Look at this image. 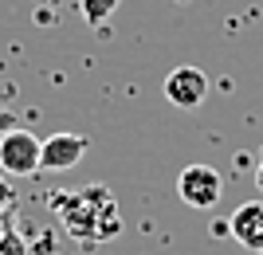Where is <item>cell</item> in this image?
Returning a JSON list of instances; mask_svg holds the SVG:
<instances>
[{"mask_svg":"<svg viewBox=\"0 0 263 255\" xmlns=\"http://www.w3.org/2000/svg\"><path fill=\"white\" fill-rule=\"evenodd\" d=\"M47 208L59 220L71 240L79 244H106L122 232V212L118 200L106 185H87V189H71V192H51Z\"/></svg>","mask_w":263,"mask_h":255,"instance_id":"obj_1","label":"cell"},{"mask_svg":"<svg viewBox=\"0 0 263 255\" xmlns=\"http://www.w3.org/2000/svg\"><path fill=\"white\" fill-rule=\"evenodd\" d=\"M40 149H44V142L32 130H24V126L8 130L0 138V173H8V177H32V173H40Z\"/></svg>","mask_w":263,"mask_h":255,"instance_id":"obj_2","label":"cell"},{"mask_svg":"<svg viewBox=\"0 0 263 255\" xmlns=\"http://www.w3.org/2000/svg\"><path fill=\"white\" fill-rule=\"evenodd\" d=\"M177 197L185 200L189 208H216L220 197H224V181L212 165H189L181 169V177H177Z\"/></svg>","mask_w":263,"mask_h":255,"instance_id":"obj_3","label":"cell"},{"mask_svg":"<svg viewBox=\"0 0 263 255\" xmlns=\"http://www.w3.org/2000/svg\"><path fill=\"white\" fill-rule=\"evenodd\" d=\"M161 90L177 110H197L200 102L209 99V75H204L200 67H177V71L165 75Z\"/></svg>","mask_w":263,"mask_h":255,"instance_id":"obj_4","label":"cell"},{"mask_svg":"<svg viewBox=\"0 0 263 255\" xmlns=\"http://www.w3.org/2000/svg\"><path fill=\"white\" fill-rule=\"evenodd\" d=\"M87 149L90 142L83 133H51V138H44V149H40V169H51V173L75 169L87 157Z\"/></svg>","mask_w":263,"mask_h":255,"instance_id":"obj_5","label":"cell"},{"mask_svg":"<svg viewBox=\"0 0 263 255\" xmlns=\"http://www.w3.org/2000/svg\"><path fill=\"white\" fill-rule=\"evenodd\" d=\"M228 232L236 236V244L248 251L263 255V200H248L228 216Z\"/></svg>","mask_w":263,"mask_h":255,"instance_id":"obj_6","label":"cell"},{"mask_svg":"<svg viewBox=\"0 0 263 255\" xmlns=\"http://www.w3.org/2000/svg\"><path fill=\"white\" fill-rule=\"evenodd\" d=\"M122 0H79V16L90 24V28H102V24L118 12Z\"/></svg>","mask_w":263,"mask_h":255,"instance_id":"obj_7","label":"cell"},{"mask_svg":"<svg viewBox=\"0 0 263 255\" xmlns=\"http://www.w3.org/2000/svg\"><path fill=\"white\" fill-rule=\"evenodd\" d=\"M0 255H32V247H28V240L16 228H8V232L0 236Z\"/></svg>","mask_w":263,"mask_h":255,"instance_id":"obj_8","label":"cell"},{"mask_svg":"<svg viewBox=\"0 0 263 255\" xmlns=\"http://www.w3.org/2000/svg\"><path fill=\"white\" fill-rule=\"evenodd\" d=\"M12 208H16V189H12L8 173H0V216H12Z\"/></svg>","mask_w":263,"mask_h":255,"instance_id":"obj_9","label":"cell"},{"mask_svg":"<svg viewBox=\"0 0 263 255\" xmlns=\"http://www.w3.org/2000/svg\"><path fill=\"white\" fill-rule=\"evenodd\" d=\"M16 126H20V118H16L12 110H4V106H0V138H4L8 130H16Z\"/></svg>","mask_w":263,"mask_h":255,"instance_id":"obj_10","label":"cell"},{"mask_svg":"<svg viewBox=\"0 0 263 255\" xmlns=\"http://www.w3.org/2000/svg\"><path fill=\"white\" fill-rule=\"evenodd\" d=\"M252 173H255V189L263 192V149H259V157H255V169H252Z\"/></svg>","mask_w":263,"mask_h":255,"instance_id":"obj_11","label":"cell"},{"mask_svg":"<svg viewBox=\"0 0 263 255\" xmlns=\"http://www.w3.org/2000/svg\"><path fill=\"white\" fill-rule=\"evenodd\" d=\"M8 228H12V216H0V236L8 232Z\"/></svg>","mask_w":263,"mask_h":255,"instance_id":"obj_12","label":"cell"}]
</instances>
